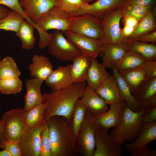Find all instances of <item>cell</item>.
Listing matches in <instances>:
<instances>
[{
  "label": "cell",
  "instance_id": "f546056e",
  "mask_svg": "<svg viewBox=\"0 0 156 156\" xmlns=\"http://www.w3.org/2000/svg\"><path fill=\"white\" fill-rule=\"evenodd\" d=\"M156 5L151 11L145 16L139 22L132 34L129 38H135L156 30Z\"/></svg>",
  "mask_w": 156,
  "mask_h": 156
},
{
  "label": "cell",
  "instance_id": "4fadbf2b",
  "mask_svg": "<svg viewBox=\"0 0 156 156\" xmlns=\"http://www.w3.org/2000/svg\"><path fill=\"white\" fill-rule=\"evenodd\" d=\"M45 121L29 129L22 136L18 142L21 156H39L41 134Z\"/></svg>",
  "mask_w": 156,
  "mask_h": 156
},
{
  "label": "cell",
  "instance_id": "3957f363",
  "mask_svg": "<svg viewBox=\"0 0 156 156\" xmlns=\"http://www.w3.org/2000/svg\"><path fill=\"white\" fill-rule=\"evenodd\" d=\"M70 18L58 6L52 8L43 15L36 24L40 37L39 48L47 47L52 36V34L48 33L47 30L55 29L63 32L69 30Z\"/></svg>",
  "mask_w": 156,
  "mask_h": 156
},
{
  "label": "cell",
  "instance_id": "60d3db41",
  "mask_svg": "<svg viewBox=\"0 0 156 156\" xmlns=\"http://www.w3.org/2000/svg\"><path fill=\"white\" fill-rule=\"evenodd\" d=\"M0 4L5 5L12 10L22 14L26 19L27 17L19 0H0Z\"/></svg>",
  "mask_w": 156,
  "mask_h": 156
},
{
  "label": "cell",
  "instance_id": "ba28073f",
  "mask_svg": "<svg viewBox=\"0 0 156 156\" xmlns=\"http://www.w3.org/2000/svg\"><path fill=\"white\" fill-rule=\"evenodd\" d=\"M122 7L111 10L101 17L103 30L101 40L103 44L120 43L123 39L120 27V22L123 16Z\"/></svg>",
  "mask_w": 156,
  "mask_h": 156
},
{
  "label": "cell",
  "instance_id": "7a4b0ae2",
  "mask_svg": "<svg viewBox=\"0 0 156 156\" xmlns=\"http://www.w3.org/2000/svg\"><path fill=\"white\" fill-rule=\"evenodd\" d=\"M52 144L51 156H73L78 152L71 120L55 116L46 121Z\"/></svg>",
  "mask_w": 156,
  "mask_h": 156
},
{
  "label": "cell",
  "instance_id": "484cf974",
  "mask_svg": "<svg viewBox=\"0 0 156 156\" xmlns=\"http://www.w3.org/2000/svg\"><path fill=\"white\" fill-rule=\"evenodd\" d=\"M103 51L102 64L109 69L115 66L127 52L121 42L114 44L103 43Z\"/></svg>",
  "mask_w": 156,
  "mask_h": 156
},
{
  "label": "cell",
  "instance_id": "52a82bcc",
  "mask_svg": "<svg viewBox=\"0 0 156 156\" xmlns=\"http://www.w3.org/2000/svg\"><path fill=\"white\" fill-rule=\"evenodd\" d=\"M63 31L55 30L52 34L47 46L50 53L57 60L63 62L72 61L81 54L67 38Z\"/></svg>",
  "mask_w": 156,
  "mask_h": 156
},
{
  "label": "cell",
  "instance_id": "9a60e30c",
  "mask_svg": "<svg viewBox=\"0 0 156 156\" xmlns=\"http://www.w3.org/2000/svg\"><path fill=\"white\" fill-rule=\"evenodd\" d=\"M19 2L26 16L37 31L36 24L41 17L59 3L58 0H20Z\"/></svg>",
  "mask_w": 156,
  "mask_h": 156
},
{
  "label": "cell",
  "instance_id": "7dc6e473",
  "mask_svg": "<svg viewBox=\"0 0 156 156\" xmlns=\"http://www.w3.org/2000/svg\"><path fill=\"white\" fill-rule=\"evenodd\" d=\"M156 150H152L148 147L144 151L137 154L135 156H156Z\"/></svg>",
  "mask_w": 156,
  "mask_h": 156
},
{
  "label": "cell",
  "instance_id": "44dd1931",
  "mask_svg": "<svg viewBox=\"0 0 156 156\" xmlns=\"http://www.w3.org/2000/svg\"><path fill=\"white\" fill-rule=\"evenodd\" d=\"M91 63L87 73V86L96 90L110 75L106 68L96 58H91Z\"/></svg>",
  "mask_w": 156,
  "mask_h": 156
},
{
  "label": "cell",
  "instance_id": "d6a6232c",
  "mask_svg": "<svg viewBox=\"0 0 156 156\" xmlns=\"http://www.w3.org/2000/svg\"><path fill=\"white\" fill-rule=\"evenodd\" d=\"M24 20L22 14L13 10H10L7 16L0 20V30L16 32Z\"/></svg>",
  "mask_w": 156,
  "mask_h": 156
},
{
  "label": "cell",
  "instance_id": "30bf717a",
  "mask_svg": "<svg viewBox=\"0 0 156 156\" xmlns=\"http://www.w3.org/2000/svg\"><path fill=\"white\" fill-rule=\"evenodd\" d=\"M92 114L87 109L85 119L76 137L78 152L84 156H93L95 150L96 124L90 121Z\"/></svg>",
  "mask_w": 156,
  "mask_h": 156
},
{
  "label": "cell",
  "instance_id": "8d00e7d4",
  "mask_svg": "<svg viewBox=\"0 0 156 156\" xmlns=\"http://www.w3.org/2000/svg\"><path fill=\"white\" fill-rule=\"evenodd\" d=\"M153 7L129 5H125L122 7V9L123 16L130 15L133 16L140 21L151 11Z\"/></svg>",
  "mask_w": 156,
  "mask_h": 156
},
{
  "label": "cell",
  "instance_id": "f1b7e54d",
  "mask_svg": "<svg viewBox=\"0 0 156 156\" xmlns=\"http://www.w3.org/2000/svg\"><path fill=\"white\" fill-rule=\"evenodd\" d=\"M34 26L27 21H24L16 32V36L21 40V47L30 50L34 47L36 38L34 34Z\"/></svg>",
  "mask_w": 156,
  "mask_h": 156
},
{
  "label": "cell",
  "instance_id": "681fc988",
  "mask_svg": "<svg viewBox=\"0 0 156 156\" xmlns=\"http://www.w3.org/2000/svg\"><path fill=\"white\" fill-rule=\"evenodd\" d=\"M0 156H12L10 153L7 149H4L0 151Z\"/></svg>",
  "mask_w": 156,
  "mask_h": 156
},
{
  "label": "cell",
  "instance_id": "4316f807",
  "mask_svg": "<svg viewBox=\"0 0 156 156\" xmlns=\"http://www.w3.org/2000/svg\"><path fill=\"white\" fill-rule=\"evenodd\" d=\"M72 61L70 74L73 83L85 82L87 71L91 63V58L81 53Z\"/></svg>",
  "mask_w": 156,
  "mask_h": 156
},
{
  "label": "cell",
  "instance_id": "d6986e66",
  "mask_svg": "<svg viewBox=\"0 0 156 156\" xmlns=\"http://www.w3.org/2000/svg\"><path fill=\"white\" fill-rule=\"evenodd\" d=\"M71 64L59 66L53 70L45 81L47 86L52 91H57L68 88L73 84L70 71Z\"/></svg>",
  "mask_w": 156,
  "mask_h": 156
},
{
  "label": "cell",
  "instance_id": "ab89813d",
  "mask_svg": "<svg viewBox=\"0 0 156 156\" xmlns=\"http://www.w3.org/2000/svg\"><path fill=\"white\" fill-rule=\"evenodd\" d=\"M0 147L7 150L12 156H21L18 142L5 140L0 142Z\"/></svg>",
  "mask_w": 156,
  "mask_h": 156
},
{
  "label": "cell",
  "instance_id": "e575fe53",
  "mask_svg": "<svg viewBox=\"0 0 156 156\" xmlns=\"http://www.w3.org/2000/svg\"><path fill=\"white\" fill-rule=\"evenodd\" d=\"M87 109L80 98L78 99L74 106L71 119L73 132L76 137L85 119Z\"/></svg>",
  "mask_w": 156,
  "mask_h": 156
},
{
  "label": "cell",
  "instance_id": "e0dca14e",
  "mask_svg": "<svg viewBox=\"0 0 156 156\" xmlns=\"http://www.w3.org/2000/svg\"><path fill=\"white\" fill-rule=\"evenodd\" d=\"M156 140V121L144 124L136 138L133 142L124 144L127 151L131 153L130 156L135 155L146 149L148 144Z\"/></svg>",
  "mask_w": 156,
  "mask_h": 156
},
{
  "label": "cell",
  "instance_id": "9c48e42d",
  "mask_svg": "<svg viewBox=\"0 0 156 156\" xmlns=\"http://www.w3.org/2000/svg\"><path fill=\"white\" fill-rule=\"evenodd\" d=\"M108 130L96 124L93 156H121L122 150L121 145L112 138Z\"/></svg>",
  "mask_w": 156,
  "mask_h": 156
},
{
  "label": "cell",
  "instance_id": "b9f144b4",
  "mask_svg": "<svg viewBox=\"0 0 156 156\" xmlns=\"http://www.w3.org/2000/svg\"><path fill=\"white\" fill-rule=\"evenodd\" d=\"M156 121V107L147 111H144L142 118V123L144 124Z\"/></svg>",
  "mask_w": 156,
  "mask_h": 156
},
{
  "label": "cell",
  "instance_id": "603a6c76",
  "mask_svg": "<svg viewBox=\"0 0 156 156\" xmlns=\"http://www.w3.org/2000/svg\"><path fill=\"white\" fill-rule=\"evenodd\" d=\"M31 60L28 67L31 77L45 81L53 70V66L49 58L36 54Z\"/></svg>",
  "mask_w": 156,
  "mask_h": 156
},
{
  "label": "cell",
  "instance_id": "836d02e7",
  "mask_svg": "<svg viewBox=\"0 0 156 156\" xmlns=\"http://www.w3.org/2000/svg\"><path fill=\"white\" fill-rule=\"evenodd\" d=\"M21 74L13 58L7 56L0 61V79L19 77Z\"/></svg>",
  "mask_w": 156,
  "mask_h": 156
},
{
  "label": "cell",
  "instance_id": "83f0119b",
  "mask_svg": "<svg viewBox=\"0 0 156 156\" xmlns=\"http://www.w3.org/2000/svg\"><path fill=\"white\" fill-rule=\"evenodd\" d=\"M112 69L113 74L116 80L120 95L123 100L132 110L134 112L140 111L139 106L127 82L121 76L115 66H113Z\"/></svg>",
  "mask_w": 156,
  "mask_h": 156
},
{
  "label": "cell",
  "instance_id": "c3c4849f",
  "mask_svg": "<svg viewBox=\"0 0 156 156\" xmlns=\"http://www.w3.org/2000/svg\"><path fill=\"white\" fill-rule=\"evenodd\" d=\"M10 11L4 6H0V20L7 16Z\"/></svg>",
  "mask_w": 156,
  "mask_h": 156
},
{
  "label": "cell",
  "instance_id": "5b68a950",
  "mask_svg": "<svg viewBox=\"0 0 156 156\" xmlns=\"http://www.w3.org/2000/svg\"><path fill=\"white\" fill-rule=\"evenodd\" d=\"M23 109L16 108L5 112L1 121L5 140L18 142L29 129L24 119Z\"/></svg>",
  "mask_w": 156,
  "mask_h": 156
},
{
  "label": "cell",
  "instance_id": "1f68e13d",
  "mask_svg": "<svg viewBox=\"0 0 156 156\" xmlns=\"http://www.w3.org/2000/svg\"><path fill=\"white\" fill-rule=\"evenodd\" d=\"M45 108V104L42 103L24 112V119L29 129L36 126L44 120Z\"/></svg>",
  "mask_w": 156,
  "mask_h": 156
},
{
  "label": "cell",
  "instance_id": "bcb514c9",
  "mask_svg": "<svg viewBox=\"0 0 156 156\" xmlns=\"http://www.w3.org/2000/svg\"><path fill=\"white\" fill-rule=\"evenodd\" d=\"M135 28L126 25H124L123 27L121 29V33L123 38L129 37L133 33Z\"/></svg>",
  "mask_w": 156,
  "mask_h": 156
},
{
  "label": "cell",
  "instance_id": "6da1fadb",
  "mask_svg": "<svg viewBox=\"0 0 156 156\" xmlns=\"http://www.w3.org/2000/svg\"><path fill=\"white\" fill-rule=\"evenodd\" d=\"M86 86L85 82L77 83L65 89L42 94L43 103L46 105L44 120L55 116H62L71 120L74 106L82 97Z\"/></svg>",
  "mask_w": 156,
  "mask_h": 156
},
{
  "label": "cell",
  "instance_id": "7c38bea8",
  "mask_svg": "<svg viewBox=\"0 0 156 156\" xmlns=\"http://www.w3.org/2000/svg\"><path fill=\"white\" fill-rule=\"evenodd\" d=\"M67 39L82 53L91 58H97L103 54L101 40L92 38L68 30L64 32Z\"/></svg>",
  "mask_w": 156,
  "mask_h": 156
},
{
  "label": "cell",
  "instance_id": "8992f818",
  "mask_svg": "<svg viewBox=\"0 0 156 156\" xmlns=\"http://www.w3.org/2000/svg\"><path fill=\"white\" fill-rule=\"evenodd\" d=\"M69 31L96 40H101L103 36L101 19L90 14L70 17Z\"/></svg>",
  "mask_w": 156,
  "mask_h": 156
},
{
  "label": "cell",
  "instance_id": "f35d334b",
  "mask_svg": "<svg viewBox=\"0 0 156 156\" xmlns=\"http://www.w3.org/2000/svg\"><path fill=\"white\" fill-rule=\"evenodd\" d=\"M52 144L48 127L45 121L41 134V148L39 156H51Z\"/></svg>",
  "mask_w": 156,
  "mask_h": 156
},
{
  "label": "cell",
  "instance_id": "7bdbcfd3",
  "mask_svg": "<svg viewBox=\"0 0 156 156\" xmlns=\"http://www.w3.org/2000/svg\"><path fill=\"white\" fill-rule=\"evenodd\" d=\"M133 39L138 41L146 43L151 42V43L156 44V30H155L149 33Z\"/></svg>",
  "mask_w": 156,
  "mask_h": 156
},
{
  "label": "cell",
  "instance_id": "2e32d148",
  "mask_svg": "<svg viewBox=\"0 0 156 156\" xmlns=\"http://www.w3.org/2000/svg\"><path fill=\"white\" fill-rule=\"evenodd\" d=\"M133 95L140 110L156 107V76L144 82Z\"/></svg>",
  "mask_w": 156,
  "mask_h": 156
},
{
  "label": "cell",
  "instance_id": "cb8c5ba5",
  "mask_svg": "<svg viewBox=\"0 0 156 156\" xmlns=\"http://www.w3.org/2000/svg\"><path fill=\"white\" fill-rule=\"evenodd\" d=\"M121 42L127 51L138 53L148 61H156V44L138 41L129 38H123Z\"/></svg>",
  "mask_w": 156,
  "mask_h": 156
},
{
  "label": "cell",
  "instance_id": "d4e9b609",
  "mask_svg": "<svg viewBox=\"0 0 156 156\" xmlns=\"http://www.w3.org/2000/svg\"><path fill=\"white\" fill-rule=\"evenodd\" d=\"M81 100L92 114H101L108 110L107 105L95 90L87 86Z\"/></svg>",
  "mask_w": 156,
  "mask_h": 156
},
{
  "label": "cell",
  "instance_id": "4dcf8cb0",
  "mask_svg": "<svg viewBox=\"0 0 156 156\" xmlns=\"http://www.w3.org/2000/svg\"><path fill=\"white\" fill-rule=\"evenodd\" d=\"M148 62L140 54L132 51H128L115 67L120 72L142 66Z\"/></svg>",
  "mask_w": 156,
  "mask_h": 156
},
{
  "label": "cell",
  "instance_id": "f907efd6",
  "mask_svg": "<svg viewBox=\"0 0 156 156\" xmlns=\"http://www.w3.org/2000/svg\"><path fill=\"white\" fill-rule=\"evenodd\" d=\"M4 140L2 126L1 120H0V142Z\"/></svg>",
  "mask_w": 156,
  "mask_h": 156
},
{
  "label": "cell",
  "instance_id": "7402d4cb",
  "mask_svg": "<svg viewBox=\"0 0 156 156\" xmlns=\"http://www.w3.org/2000/svg\"><path fill=\"white\" fill-rule=\"evenodd\" d=\"M95 91L107 105L124 101L120 95L116 80L113 74L107 78Z\"/></svg>",
  "mask_w": 156,
  "mask_h": 156
},
{
  "label": "cell",
  "instance_id": "277c9868",
  "mask_svg": "<svg viewBox=\"0 0 156 156\" xmlns=\"http://www.w3.org/2000/svg\"><path fill=\"white\" fill-rule=\"evenodd\" d=\"M144 112V110L133 111L126 105L120 124L112 129L110 135L121 145L133 141L139 134L143 125L141 120Z\"/></svg>",
  "mask_w": 156,
  "mask_h": 156
},
{
  "label": "cell",
  "instance_id": "74e56055",
  "mask_svg": "<svg viewBox=\"0 0 156 156\" xmlns=\"http://www.w3.org/2000/svg\"><path fill=\"white\" fill-rule=\"evenodd\" d=\"M57 6L69 16L88 3L84 0H58Z\"/></svg>",
  "mask_w": 156,
  "mask_h": 156
},
{
  "label": "cell",
  "instance_id": "816d5d0a",
  "mask_svg": "<svg viewBox=\"0 0 156 156\" xmlns=\"http://www.w3.org/2000/svg\"><path fill=\"white\" fill-rule=\"evenodd\" d=\"M86 3H89L95 1L96 0H84Z\"/></svg>",
  "mask_w": 156,
  "mask_h": 156
},
{
  "label": "cell",
  "instance_id": "f5cc1de1",
  "mask_svg": "<svg viewBox=\"0 0 156 156\" xmlns=\"http://www.w3.org/2000/svg\"><path fill=\"white\" fill-rule=\"evenodd\" d=\"M1 55L0 54V61H1Z\"/></svg>",
  "mask_w": 156,
  "mask_h": 156
},
{
  "label": "cell",
  "instance_id": "f6af8a7d",
  "mask_svg": "<svg viewBox=\"0 0 156 156\" xmlns=\"http://www.w3.org/2000/svg\"><path fill=\"white\" fill-rule=\"evenodd\" d=\"M122 18L124 26L126 25L135 28L138 26L139 22L136 18L130 15L123 16Z\"/></svg>",
  "mask_w": 156,
  "mask_h": 156
},
{
  "label": "cell",
  "instance_id": "ac0fdd59",
  "mask_svg": "<svg viewBox=\"0 0 156 156\" xmlns=\"http://www.w3.org/2000/svg\"><path fill=\"white\" fill-rule=\"evenodd\" d=\"M127 0H96L69 15L70 17L90 14L100 18L106 13L125 5Z\"/></svg>",
  "mask_w": 156,
  "mask_h": 156
},
{
  "label": "cell",
  "instance_id": "ffe728a7",
  "mask_svg": "<svg viewBox=\"0 0 156 156\" xmlns=\"http://www.w3.org/2000/svg\"><path fill=\"white\" fill-rule=\"evenodd\" d=\"M43 81L36 78L25 81L26 92L24 97V105L23 108L24 112L43 103V98L41 88Z\"/></svg>",
  "mask_w": 156,
  "mask_h": 156
},
{
  "label": "cell",
  "instance_id": "ee69618b",
  "mask_svg": "<svg viewBox=\"0 0 156 156\" xmlns=\"http://www.w3.org/2000/svg\"><path fill=\"white\" fill-rule=\"evenodd\" d=\"M156 0H127L125 5H135L153 7L156 5Z\"/></svg>",
  "mask_w": 156,
  "mask_h": 156
},
{
  "label": "cell",
  "instance_id": "8fae6325",
  "mask_svg": "<svg viewBox=\"0 0 156 156\" xmlns=\"http://www.w3.org/2000/svg\"><path fill=\"white\" fill-rule=\"evenodd\" d=\"M119 72L133 94L144 82L156 76V61H148L142 66Z\"/></svg>",
  "mask_w": 156,
  "mask_h": 156
},
{
  "label": "cell",
  "instance_id": "d590c367",
  "mask_svg": "<svg viewBox=\"0 0 156 156\" xmlns=\"http://www.w3.org/2000/svg\"><path fill=\"white\" fill-rule=\"evenodd\" d=\"M22 83L19 77L0 79V92L4 94L19 93L22 88Z\"/></svg>",
  "mask_w": 156,
  "mask_h": 156
},
{
  "label": "cell",
  "instance_id": "5bb4252c",
  "mask_svg": "<svg viewBox=\"0 0 156 156\" xmlns=\"http://www.w3.org/2000/svg\"><path fill=\"white\" fill-rule=\"evenodd\" d=\"M126 103L124 101L110 105L109 109L101 114H92L90 121L109 130L114 129L120 124Z\"/></svg>",
  "mask_w": 156,
  "mask_h": 156
}]
</instances>
